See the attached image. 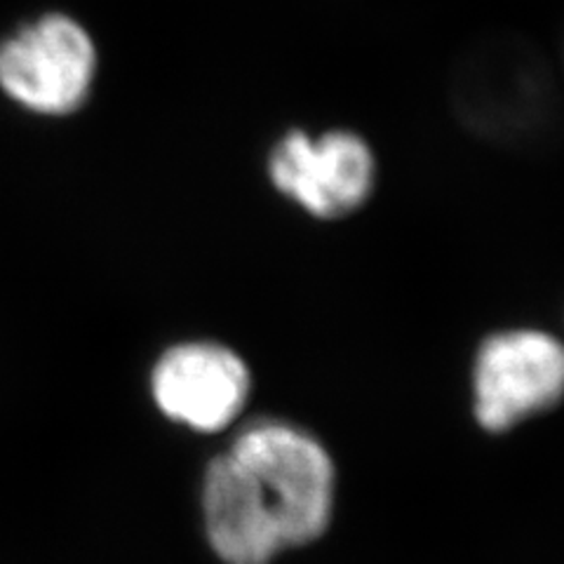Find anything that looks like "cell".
<instances>
[{
  "label": "cell",
  "mask_w": 564,
  "mask_h": 564,
  "mask_svg": "<svg viewBox=\"0 0 564 564\" xmlns=\"http://www.w3.org/2000/svg\"><path fill=\"white\" fill-rule=\"evenodd\" d=\"M151 393L170 421L198 433H221L250 402L252 369L231 346L184 341L155 362Z\"/></svg>",
  "instance_id": "5"
},
{
  "label": "cell",
  "mask_w": 564,
  "mask_h": 564,
  "mask_svg": "<svg viewBox=\"0 0 564 564\" xmlns=\"http://www.w3.org/2000/svg\"><path fill=\"white\" fill-rule=\"evenodd\" d=\"M203 520L224 564H271L285 541L252 475L231 452L215 456L203 478Z\"/></svg>",
  "instance_id": "6"
},
{
  "label": "cell",
  "mask_w": 564,
  "mask_h": 564,
  "mask_svg": "<svg viewBox=\"0 0 564 564\" xmlns=\"http://www.w3.org/2000/svg\"><path fill=\"white\" fill-rule=\"evenodd\" d=\"M473 416L487 433H508L564 400V341L539 327L494 332L473 360Z\"/></svg>",
  "instance_id": "2"
},
{
  "label": "cell",
  "mask_w": 564,
  "mask_h": 564,
  "mask_svg": "<svg viewBox=\"0 0 564 564\" xmlns=\"http://www.w3.org/2000/svg\"><path fill=\"white\" fill-rule=\"evenodd\" d=\"M97 74L95 43L76 20L45 14L0 45V87L45 116L78 111Z\"/></svg>",
  "instance_id": "4"
},
{
  "label": "cell",
  "mask_w": 564,
  "mask_h": 564,
  "mask_svg": "<svg viewBox=\"0 0 564 564\" xmlns=\"http://www.w3.org/2000/svg\"><path fill=\"white\" fill-rule=\"evenodd\" d=\"M231 452L269 506L285 549L321 539L337 506V466L311 431L282 419H259L236 435Z\"/></svg>",
  "instance_id": "1"
},
{
  "label": "cell",
  "mask_w": 564,
  "mask_h": 564,
  "mask_svg": "<svg viewBox=\"0 0 564 564\" xmlns=\"http://www.w3.org/2000/svg\"><path fill=\"white\" fill-rule=\"evenodd\" d=\"M271 186L306 215L337 221L356 215L377 188V155L352 130L282 134L267 161Z\"/></svg>",
  "instance_id": "3"
}]
</instances>
